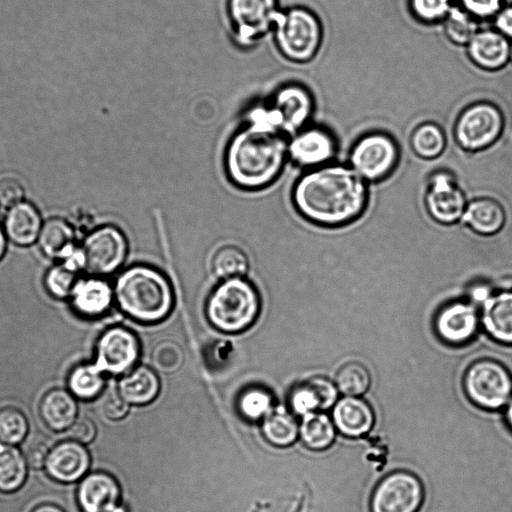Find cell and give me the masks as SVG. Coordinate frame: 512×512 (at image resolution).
Segmentation results:
<instances>
[{"mask_svg": "<svg viewBox=\"0 0 512 512\" xmlns=\"http://www.w3.org/2000/svg\"><path fill=\"white\" fill-rule=\"evenodd\" d=\"M288 157V135L267 106L254 108L228 141L224 167L229 181L243 190H260L282 173Z\"/></svg>", "mask_w": 512, "mask_h": 512, "instance_id": "1", "label": "cell"}, {"mask_svg": "<svg viewBox=\"0 0 512 512\" xmlns=\"http://www.w3.org/2000/svg\"><path fill=\"white\" fill-rule=\"evenodd\" d=\"M292 203L306 220L320 226H342L364 211L368 189L351 167L323 165L302 174L292 189Z\"/></svg>", "mask_w": 512, "mask_h": 512, "instance_id": "2", "label": "cell"}, {"mask_svg": "<svg viewBox=\"0 0 512 512\" xmlns=\"http://www.w3.org/2000/svg\"><path fill=\"white\" fill-rule=\"evenodd\" d=\"M115 304L134 321L154 324L166 319L175 305L174 288L155 266L136 263L123 268L113 282Z\"/></svg>", "mask_w": 512, "mask_h": 512, "instance_id": "3", "label": "cell"}, {"mask_svg": "<svg viewBox=\"0 0 512 512\" xmlns=\"http://www.w3.org/2000/svg\"><path fill=\"white\" fill-rule=\"evenodd\" d=\"M260 310L259 291L246 276L219 281L205 303L209 323L228 334L248 329L258 318Z\"/></svg>", "mask_w": 512, "mask_h": 512, "instance_id": "4", "label": "cell"}, {"mask_svg": "<svg viewBox=\"0 0 512 512\" xmlns=\"http://www.w3.org/2000/svg\"><path fill=\"white\" fill-rule=\"evenodd\" d=\"M272 30L280 53L295 63L312 60L322 43L321 22L314 12L305 7L280 11Z\"/></svg>", "mask_w": 512, "mask_h": 512, "instance_id": "5", "label": "cell"}, {"mask_svg": "<svg viewBox=\"0 0 512 512\" xmlns=\"http://www.w3.org/2000/svg\"><path fill=\"white\" fill-rule=\"evenodd\" d=\"M468 399L486 410L504 408L512 398V375L500 362L480 359L473 362L463 377Z\"/></svg>", "mask_w": 512, "mask_h": 512, "instance_id": "6", "label": "cell"}, {"mask_svg": "<svg viewBox=\"0 0 512 512\" xmlns=\"http://www.w3.org/2000/svg\"><path fill=\"white\" fill-rule=\"evenodd\" d=\"M128 249L127 237L119 227L101 225L91 230L82 241L83 270L89 275L105 278L119 273L127 259Z\"/></svg>", "mask_w": 512, "mask_h": 512, "instance_id": "7", "label": "cell"}, {"mask_svg": "<svg viewBox=\"0 0 512 512\" xmlns=\"http://www.w3.org/2000/svg\"><path fill=\"white\" fill-rule=\"evenodd\" d=\"M504 128L500 108L488 101H479L465 107L454 125V138L469 152L483 151L493 145Z\"/></svg>", "mask_w": 512, "mask_h": 512, "instance_id": "8", "label": "cell"}, {"mask_svg": "<svg viewBox=\"0 0 512 512\" xmlns=\"http://www.w3.org/2000/svg\"><path fill=\"white\" fill-rule=\"evenodd\" d=\"M398 158V146L393 138L384 133H372L360 138L349 155L350 167L365 181L387 177L395 169Z\"/></svg>", "mask_w": 512, "mask_h": 512, "instance_id": "9", "label": "cell"}, {"mask_svg": "<svg viewBox=\"0 0 512 512\" xmlns=\"http://www.w3.org/2000/svg\"><path fill=\"white\" fill-rule=\"evenodd\" d=\"M94 363L109 375H124L132 370L140 356L136 334L121 325L105 329L95 344Z\"/></svg>", "mask_w": 512, "mask_h": 512, "instance_id": "10", "label": "cell"}, {"mask_svg": "<svg viewBox=\"0 0 512 512\" xmlns=\"http://www.w3.org/2000/svg\"><path fill=\"white\" fill-rule=\"evenodd\" d=\"M424 498L421 480L408 471H395L380 480L373 490L371 512H416Z\"/></svg>", "mask_w": 512, "mask_h": 512, "instance_id": "11", "label": "cell"}, {"mask_svg": "<svg viewBox=\"0 0 512 512\" xmlns=\"http://www.w3.org/2000/svg\"><path fill=\"white\" fill-rule=\"evenodd\" d=\"M227 12L243 45H251L272 30L280 13L277 0H228Z\"/></svg>", "mask_w": 512, "mask_h": 512, "instance_id": "12", "label": "cell"}, {"mask_svg": "<svg viewBox=\"0 0 512 512\" xmlns=\"http://www.w3.org/2000/svg\"><path fill=\"white\" fill-rule=\"evenodd\" d=\"M424 200L428 215L442 225L461 220L468 203L457 179L448 171L432 174Z\"/></svg>", "mask_w": 512, "mask_h": 512, "instance_id": "13", "label": "cell"}, {"mask_svg": "<svg viewBox=\"0 0 512 512\" xmlns=\"http://www.w3.org/2000/svg\"><path fill=\"white\" fill-rule=\"evenodd\" d=\"M277 126L288 136L306 127L314 111L310 91L296 83L276 90L267 106Z\"/></svg>", "mask_w": 512, "mask_h": 512, "instance_id": "14", "label": "cell"}, {"mask_svg": "<svg viewBox=\"0 0 512 512\" xmlns=\"http://www.w3.org/2000/svg\"><path fill=\"white\" fill-rule=\"evenodd\" d=\"M480 321L477 305L471 301H454L438 311L434 326L441 340L461 345L475 336Z\"/></svg>", "mask_w": 512, "mask_h": 512, "instance_id": "15", "label": "cell"}, {"mask_svg": "<svg viewBox=\"0 0 512 512\" xmlns=\"http://www.w3.org/2000/svg\"><path fill=\"white\" fill-rule=\"evenodd\" d=\"M121 487L105 471L87 473L78 483L76 501L82 512H121Z\"/></svg>", "mask_w": 512, "mask_h": 512, "instance_id": "16", "label": "cell"}, {"mask_svg": "<svg viewBox=\"0 0 512 512\" xmlns=\"http://www.w3.org/2000/svg\"><path fill=\"white\" fill-rule=\"evenodd\" d=\"M335 150L333 137L321 127H304L288 138V157L301 167L323 166L333 158Z\"/></svg>", "mask_w": 512, "mask_h": 512, "instance_id": "17", "label": "cell"}, {"mask_svg": "<svg viewBox=\"0 0 512 512\" xmlns=\"http://www.w3.org/2000/svg\"><path fill=\"white\" fill-rule=\"evenodd\" d=\"M90 465L91 456L85 445L68 439L51 447L44 468L53 481L71 484L80 481Z\"/></svg>", "mask_w": 512, "mask_h": 512, "instance_id": "18", "label": "cell"}, {"mask_svg": "<svg viewBox=\"0 0 512 512\" xmlns=\"http://www.w3.org/2000/svg\"><path fill=\"white\" fill-rule=\"evenodd\" d=\"M75 314L86 319L104 316L115 304L113 283L105 277L78 278L69 297Z\"/></svg>", "mask_w": 512, "mask_h": 512, "instance_id": "19", "label": "cell"}, {"mask_svg": "<svg viewBox=\"0 0 512 512\" xmlns=\"http://www.w3.org/2000/svg\"><path fill=\"white\" fill-rule=\"evenodd\" d=\"M511 43L495 29L478 30L466 45L474 65L486 71H500L509 63Z\"/></svg>", "mask_w": 512, "mask_h": 512, "instance_id": "20", "label": "cell"}, {"mask_svg": "<svg viewBox=\"0 0 512 512\" xmlns=\"http://www.w3.org/2000/svg\"><path fill=\"white\" fill-rule=\"evenodd\" d=\"M338 389L330 380L316 376L295 386L288 398L290 411L301 417L334 406Z\"/></svg>", "mask_w": 512, "mask_h": 512, "instance_id": "21", "label": "cell"}, {"mask_svg": "<svg viewBox=\"0 0 512 512\" xmlns=\"http://www.w3.org/2000/svg\"><path fill=\"white\" fill-rule=\"evenodd\" d=\"M332 420L341 434L357 438L371 431L375 415L365 400L355 396H345L333 406Z\"/></svg>", "mask_w": 512, "mask_h": 512, "instance_id": "22", "label": "cell"}, {"mask_svg": "<svg viewBox=\"0 0 512 512\" xmlns=\"http://www.w3.org/2000/svg\"><path fill=\"white\" fill-rule=\"evenodd\" d=\"M480 320L495 341L512 346V290L492 293L481 305Z\"/></svg>", "mask_w": 512, "mask_h": 512, "instance_id": "23", "label": "cell"}, {"mask_svg": "<svg viewBox=\"0 0 512 512\" xmlns=\"http://www.w3.org/2000/svg\"><path fill=\"white\" fill-rule=\"evenodd\" d=\"M38 412L43 424L53 432L67 431L78 418L77 399L64 388H52L41 397Z\"/></svg>", "mask_w": 512, "mask_h": 512, "instance_id": "24", "label": "cell"}, {"mask_svg": "<svg viewBox=\"0 0 512 512\" xmlns=\"http://www.w3.org/2000/svg\"><path fill=\"white\" fill-rule=\"evenodd\" d=\"M42 226L38 209L29 202L21 201L8 208L3 230L10 242L26 247L38 240Z\"/></svg>", "mask_w": 512, "mask_h": 512, "instance_id": "25", "label": "cell"}, {"mask_svg": "<svg viewBox=\"0 0 512 512\" xmlns=\"http://www.w3.org/2000/svg\"><path fill=\"white\" fill-rule=\"evenodd\" d=\"M506 221L502 205L492 198H477L467 203L461 222L475 234L491 236L499 233Z\"/></svg>", "mask_w": 512, "mask_h": 512, "instance_id": "26", "label": "cell"}, {"mask_svg": "<svg viewBox=\"0 0 512 512\" xmlns=\"http://www.w3.org/2000/svg\"><path fill=\"white\" fill-rule=\"evenodd\" d=\"M37 241L44 256L60 262L68 259L78 249L72 225L59 217L43 223Z\"/></svg>", "mask_w": 512, "mask_h": 512, "instance_id": "27", "label": "cell"}, {"mask_svg": "<svg viewBox=\"0 0 512 512\" xmlns=\"http://www.w3.org/2000/svg\"><path fill=\"white\" fill-rule=\"evenodd\" d=\"M117 391L130 405H146L157 397L160 381L153 369L140 365L123 375Z\"/></svg>", "mask_w": 512, "mask_h": 512, "instance_id": "28", "label": "cell"}, {"mask_svg": "<svg viewBox=\"0 0 512 512\" xmlns=\"http://www.w3.org/2000/svg\"><path fill=\"white\" fill-rule=\"evenodd\" d=\"M105 374L93 363H79L67 375V389L82 401L99 397L105 388Z\"/></svg>", "mask_w": 512, "mask_h": 512, "instance_id": "29", "label": "cell"}, {"mask_svg": "<svg viewBox=\"0 0 512 512\" xmlns=\"http://www.w3.org/2000/svg\"><path fill=\"white\" fill-rule=\"evenodd\" d=\"M264 438L277 447L293 444L299 436V423L295 415L285 408H275L262 419Z\"/></svg>", "mask_w": 512, "mask_h": 512, "instance_id": "30", "label": "cell"}, {"mask_svg": "<svg viewBox=\"0 0 512 512\" xmlns=\"http://www.w3.org/2000/svg\"><path fill=\"white\" fill-rule=\"evenodd\" d=\"M335 436L336 427L333 420L321 411L303 416L299 423V437L311 450L327 449L332 445Z\"/></svg>", "mask_w": 512, "mask_h": 512, "instance_id": "31", "label": "cell"}, {"mask_svg": "<svg viewBox=\"0 0 512 512\" xmlns=\"http://www.w3.org/2000/svg\"><path fill=\"white\" fill-rule=\"evenodd\" d=\"M28 463L15 446L0 444V493L10 494L25 484Z\"/></svg>", "mask_w": 512, "mask_h": 512, "instance_id": "32", "label": "cell"}, {"mask_svg": "<svg viewBox=\"0 0 512 512\" xmlns=\"http://www.w3.org/2000/svg\"><path fill=\"white\" fill-rule=\"evenodd\" d=\"M250 268L246 252L234 244H224L217 248L210 258V270L219 280L244 277Z\"/></svg>", "mask_w": 512, "mask_h": 512, "instance_id": "33", "label": "cell"}, {"mask_svg": "<svg viewBox=\"0 0 512 512\" xmlns=\"http://www.w3.org/2000/svg\"><path fill=\"white\" fill-rule=\"evenodd\" d=\"M410 144L413 152L423 159L440 156L446 146L443 130L433 122L420 124L411 134Z\"/></svg>", "mask_w": 512, "mask_h": 512, "instance_id": "34", "label": "cell"}, {"mask_svg": "<svg viewBox=\"0 0 512 512\" xmlns=\"http://www.w3.org/2000/svg\"><path fill=\"white\" fill-rule=\"evenodd\" d=\"M442 22L446 37L456 45L466 46L478 32L476 19L460 6H452Z\"/></svg>", "mask_w": 512, "mask_h": 512, "instance_id": "35", "label": "cell"}, {"mask_svg": "<svg viewBox=\"0 0 512 512\" xmlns=\"http://www.w3.org/2000/svg\"><path fill=\"white\" fill-rule=\"evenodd\" d=\"M370 384L371 375L368 369L359 362L344 364L335 377L338 391L346 396L358 397L369 389Z\"/></svg>", "mask_w": 512, "mask_h": 512, "instance_id": "36", "label": "cell"}, {"mask_svg": "<svg viewBox=\"0 0 512 512\" xmlns=\"http://www.w3.org/2000/svg\"><path fill=\"white\" fill-rule=\"evenodd\" d=\"M29 433L26 415L17 407L0 408V444L16 446L22 443Z\"/></svg>", "mask_w": 512, "mask_h": 512, "instance_id": "37", "label": "cell"}, {"mask_svg": "<svg viewBox=\"0 0 512 512\" xmlns=\"http://www.w3.org/2000/svg\"><path fill=\"white\" fill-rule=\"evenodd\" d=\"M78 272L64 262L50 267L43 278L46 292L54 299H69L72 289L78 279Z\"/></svg>", "mask_w": 512, "mask_h": 512, "instance_id": "38", "label": "cell"}, {"mask_svg": "<svg viewBox=\"0 0 512 512\" xmlns=\"http://www.w3.org/2000/svg\"><path fill=\"white\" fill-rule=\"evenodd\" d=\"M238 409L247 420H262L274 409L273 397L261 387L248 388L238 398Z\"/></svg>", "mask_w": 512, "mask_h": 512, "instance_id": "39", "label": "cell"}, {"mask_svg": "<svg viewBox=\"0 0 512 512\" xmlns=\"http://www.w3.org/2000/svg\"><path fill=\"white\" fill-rule=\"evenodd\" d=\"M184 352L181 346L173 340H161L151 354L152 364L156 370L169 374L174 373L184 363Z\"/></svg>", "mask_w": 512, "mask_h": 512, "instance_id": "40", "label": "cell"}, {"mask_svg": "<svg viewBox=\"0 0 512 512\" xmlns=\"http://www.w3.org/2000/svg\"><path fill=\"white\" fill-rule=\"evenodd\" d=\"M411 14L426 24L442 22L453 6L451 0H408Z\"/></svg>", "mask_w": 512, "mask_h": 512, "instance_id": "41", "label": "cell"}, {"mask_svg": "<svg viewBox=\"0 0 512 512\" xmlns=\"http://www.w3.org/2000/svg\"><path fill=\"white\" fill-rule=\"evenodd\" d=\"M50 449L48 440L42 434L30 437L23 451L28 466L36 470L43 468Z\"/></svg>", "mask_w": 512, "mask_h": 512, "instance_id": "42", "label": "cell"}, {"mask_svg": "<svg viewBox=\"0 0 512 512\" xmlns=\"http://www.w3.org/2000/svg\"><path fill=\"white\" fill-rule=\"evenodd\" d=\"M460 7L474 19H493L506 0H459Z\"/></svg>", "mask_w": 512, "mask_h": 512, "instance_id": "43", "label": "cell"}, {"mask_svg": "<svg viewBox=\"0 0 512 512\" xmlns=\"http://www.w3.org/2000/svg\"><path fill=\"white\" fill-rule=\"evenodd\" d=\"M99 407L103 417L111 421H118L128 414L130 404L115 390L109 391L102 397Z\"/></svg>", "mask_w": 512, "mask_h": 512, "instance_id": "44", "label": "cell"}, {"mask_svg": "<svg viewBox=\"0 0 512 512\" xmlns=\"http://www.w3.org/2000/svg\"><path fill=\"white\" fill-rule=\"evenodd\" d=\"M25 189L23 184L15 177L0 179V205L10 208L23 201Z\"/></svg>", "mask_w": 512, "mask_h": 512, "instance_id": "45", "label": "cell"}, {"mask_svg": "<svg viewBox=\"0 0 512 512\" xmlns=\"http://www.w3.org/2000/svg\"><path fill=\"white\" fill-rule=\"evenodd\" d=\"M69 439L83 445L91 443L97 435L95 423L87 417H79L67 430Z\"/></svg>", "mask_w": 512, "mask_h": 512, "instance_id": "46", "label": "cell"}, {"mask_svg": "<svg viewBox=\"0 0 512 512\" xmlns=\"http://www.w3.org/2000/svg\"><path fill=\"white\" fill-rule=\"evenodd\" d=\"M495 30L512 39V3L505 4L493 18Z\"/></svg>", "mask_w": 512, "mask_h": 512, "instance_id": "47", "label": "cell"}, {"mask_svg": "<svg viewBox=\"0 0 512 512\" xmlns=\"http://www.w3.org/2000/svg\"><path fill=\"white\" fill-rule=\"evenodd\" d=\"M30 512H65L60 506L54 503H41L35 506Z\"/></svg>", "mask_w": 512, "mask_h": 512, "instance_id": "48", "label": "cell"}, {"mask_svg": "<svg viewBox=\"0 0 512 512\" xmlns=\"http://www.w3.org/2000/svg\"><path fill=\"white\" fill-rule=\"evenodd\" d=\"M504 417H505V422H506L508 428L512 432V398L510 399V401L505 406Z\"/></svg>", "mask_w": 512, "mask_h": 512, "instance_id": "49", "label": "cell"}, {"mask_svg": "<svg viewBox=\"0 0 512 512\" xmlns=\"http://www.w3.org/2000/svg\"><path fill=\"white\" fill-rule=\"evenodd\" d=\"M7 237L3 228L0 226V261L4 257L7 248Z\"/></svg>", "mask_w": 512, "mask_h": 512, "instance_id": "50", "label": "cell"}, {"mask_svg": "<svg viewBox=\"0 0 512 512\" xmlns=\"http://www.w3.org/2000/svg\"><path fill=\"white\" fill-rule=\"evenodd\" d=\"M509 62L511 63L512 65V42H511V47H510V58H509Z\"/></svg>", "mask_w": 512, "mask_h": 512, "instance_id": "51", "label": "cell"}]
</instances>
